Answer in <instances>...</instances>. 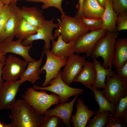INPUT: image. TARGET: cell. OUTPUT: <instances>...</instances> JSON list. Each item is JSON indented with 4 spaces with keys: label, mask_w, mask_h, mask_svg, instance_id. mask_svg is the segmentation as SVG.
<instances>
[{
    "label": "cell",
    "mask_w": 127,
    "mask_h": 127,
    "mask_svg": "<svg viewBox=\"0 0 127 127\" xmlns=\"http://www.w3.org/2000/svg\"><path fill=\"white\" fill-rule=\"evenodd\" d=\"M91 57L96 71L95 82L93 87L99 90L101 88H104L106 87L105 80L106 76L113 77L115 73L112 69L109 68H104L102 65L99 61L93 57Z\"/></svg>",
    "instance_id": "cell-24"
},
{
    "label": "cell",
    "mask_w": 127,
    "mask_h": 127,
    "mask_svg": "<svg viewBox=\"0 0 127 127\" xmlns=\"http://www.w3.org/2000/svg\"><path fill=\"white\" fill-rule=\"evenodd\" d=\"M106 127H122L126 126L122 118L115 116L113 114L108 115Z\"/></svg>",
    "instance_id": "cell-34"
},
{
    "label": "cell",
    "mask_w": 127,
    "mask_h": 127,
    "mask_svg": "<svg viewBox=\"0 0 127 127\" xmlns=\"http://www.w3.org/2000/svg\"><path fill=\"white\" fill-rule=\"evenodd\" d=\"M13 0H0L4 5L10 4Z\"/></svg>",
    "instance_id": "cell-42"
},
{
    "label": "cell",
    "mask_w": 127,
    "mask_h": 127,
    "mask_svg": "<svg viewBox=\"0 0 127 127\" xmlns=\"http://www.w3.org/2000/svg\"><path fill=\"white\" fill-rule=\"evenodd\" d=\"M29 2H41L43 4L41 6L42 9L47 8L50 7H55L58 9L62 15L65 14L62 7V2L63 0H25Z\"/></svg>",
    "instance_id": "cell-30"
},
{
    "label": "cell",
    "mask_w": 127,
    "mask_h": 127,
    "mask_svg": "<svg viewBox=\"0 0 127 127\" xmlns=\"http://www.w3.org/2000/svg\"><path fill=\"white\" fill-rule=\"evenodd\" d=\"M19 13L22 18L37 28L45 20L43 15V11L35 6L27 7L23 6L20 9Z\"/></svg>",
    "instance_id": "cell-17"
},
{
    "label": "cell",
    "mask_w": 127,
    "mask_h": 127,
    "mask_svg": "<svg viewBox=\"0 0 127 127\" xmlns=\"http://www.w3.org/2000/svg\"><path fill=\"white\" fill-rule=\"evenodd\" d=\"M106 87L101 91L109 102L115 106L121 97L127 95V82L122 80L115 73L113 77L106 76Z\"/></svg>",
    "instance_id": "cell-6"
},
{
    "label": "cell",
    "mask_w": 127,
    "mask_h": 127,
    "mask_svg": "<svg viewBox=\"0 0 127 127\" xmlns=\"http://www.w3.org/2000/svg\"><path fill=\"white\" fill-rule=\"evenodd\" d=\"M40 90L38 91L33 87H29L22 95V97L38 113L43 115L52 105L59 103L60 98L54 93L49 94L45 90Z\"/></svg>",
    "instance_id": "cell-3"
},
{
    "label": "cell",
    "mask_w": 127,
    "mask_h": 127,
    "mask_svg": "<svg viewBox=\"0 0 127 127\" xmlns=\"http://www.w3.org/2000/svg\"><path fill=\"white\" fill-rule=\"evenodd\" d=\"M54 19L49 20L45 19L44 22L37 28L36 33L27 38L23 40L22 43L24 46L32 44L34 40H41L44 41V50L49 49L51 48L50 41L54 40L52 34L53 29L58 27L59 23H54Z\"/></svg>",
    "instance_id": "cell-11"
},
{
    "label": "cell",
    "mask_w": 127,
    "mask_h": 127,
    "mask_svg": "<svg viewBox=\"0 0 127 127\" xmlns=\"http://www.w3.org/2000/svg\"><path fill=\"white\" fill-rule=\"evenodd\" d=\"M43 52L40 59L37 61L28 63V66L20 77V79L25 78L32 84L36 83L40 78V75L46 73L45 71H42L40 67L44 56Z\"/></svg>",
    "instance_id": "cell-20"
},
{
    "label": "cell",
    "mask_w": 127,
    "mask_h": 127,
    "mask_svg": "<svg viewBox=\"0 0 127 127\" xmlns=\"http://www.w3.org/2000/svg\"><path fill=\"white\" fill-rule=\"evenodd\" d=\"M90 89L93 93L95 100L98 104L99 109L98 110L99 112L108 111L114 114L115 111L116 106L109 102L103 95L101 91L96 89L92 86L91 87Z\"/></svg>",
    "instance_id": "cell-25"
},
{
    "label": "cell",
    "mask_w": 127,
    "mask_h": 127,
    "mask_svg": "<svg viewBox=\"0 0 127 127\" xmlns=\"http://www.w3.org/2000/svg\"><path fill=\"white\" fill-rule=\"evenodd\" d=\"M43 52L46 55V60L40 70L46 72L45 79L42 85V87H45L49 85L51 80L57 77L61 68L65 64L67 58L56 56L51 52L50 49L44 50Z\"/></svg>",
    "instance_id": "cell-9"
},
{
    "label": "cell",
    "mask_w": 127,
    "mask_h": 127,
    "mask_svg": "<svg viewBox=\"0 0 127 127\" xmlns=\"http://www.w3.org/2000/svg\"><path fill=\"white\" fill-rule=\"evenodd\" d=\"M99 4L105 8L107 0H96Z\"/></svg>",
    "instance_id": "cell-40"
},
{
    "label": "cell",
    "mask_w": 127,
    "mask_h": 127,
    "mask_svg": "<svg viewBox=\"0 0 127 127\" xmlns=\"http://www.w3.org/2000/svg\"><path fill=\"white\" fill-rule=\"evenodd\" d=\"M107 32L106 30L102 28L82 35L75 41L74 53L78 54L84 53L87 56H91L96 42Z\"/></svg>",
    "instance_id": "cell-8"
},
{
    "label": "cell",
    "mask_w": 127,
    "mask_h": 127,
    "mask_svg": "<svg viewBox=\"0 0 127 127\" xmlns=\"http://www.w3.org/2000/svg\"><path fill=\"white\" fill-rule=\"evenodd\" d=\"M127 112V95L120 98L118 104L116 106L115 111L113 115L115 116L122 118Z\"/></svg>",
    "instance_id": "cell-32"
},
{
    "label": "cell",
    "mask_w": 127,
    "mask_h": 127,
    "mask_svg": "<svg viewBox=\"0 0 127 127\" xmlns=\"http://www.w3.org/2000/svg\"><path fill=\"white\" fill-rule=\"evenodd\" d=\"M112 2V0H107L106 3L102 18V28L107 31L116 32V22L118 14L113 10Z\"/></svg>",
    "instance_id": "cell-22"
},
{
    "label": "cell",
    "mask_w": 127,
    "mask_h": 127,
    "mask_svg": "<svg viewBox=\"0 0 127 127\" xmlns=\"http://www.w3.org/2000/svg\"><path fill=\"white\" fill-rule=\"evenodd\" d=\"M6 54L2 52L0 50V63L2 61H5L7 58Z\"/></svg>",
    "instance_id": "cell-39"
},
{
    "label": "cell",
    "mask_w": 127,
    "mask_h": 127,
    "mask_svg": "<svg viewBox=\"0 0 127 127\" xmlns=\"http://www.w3.org/2000/svg\"><path fill=\"white\" fill-rule=\"evenodd\" d=\"M79 95L69 103L66 102L56 104L54 108L47 109L44 114V116L56 115L62 119L64 124L67 127H71L70 119L72 116L74 105Z\"/></svg>",
    "instance_id": "cell-15"
},
{
    "label": "cell",
    "mask_w": 127,
    "mask_h": 127,
    "mask_svg": "<svg viewBox=\"0 0 127 127\" xmlns=\"http://www.w3.org/2000/svg\"><path fill=\"white\" fill-rule=\"evenodd\" d=\"M76 111L74 115L72 116L70 122L74 127H85L89 119L95 114L93 110H90L83 100L79 98L76 104Z\"/></svg>",
    "instance_id": "cell-16"
},
{
    "label": "cell",
    "mask_w": 127,
    "mask_h": 127,
    "mask_svg": "<svg viewBox=\"0 0 127 127\" xmlns=\"http://www.w3.org/2000/svg\"><path fill=\"white\" fill-rule=\"evenodd\" d=\"M44 117L45 120L43 127H60L64 124L61 118L56 115Z\"/></svg>",
    "instance_id": "cell-31"
},
{
    "label": "cell",
    "mask_w": 127,
    "mask_h": 127,
    "mask_svg": "<svg viewBox=\"0 0 127 127\" xmlns=\"http://www.w3.org/2000/svg\"><path fill=\"white\" fill-rule=\"evenodd\" d=\"M59 24L54 34V38L60 35L66 43L75 41L80 36L89 31L86 28L75 16L65 14L61 15L60 19H57Z\"/></svg>",
    "instance_id": "cell-2"
},
{
    "label": "cell",
    "mask_w": 127,
    "mask_h": 127,
    "mask_svg": "<svg viewBox=\"0 0 127 127\" xmlns=\"http://www.w3.org/2000/svg\"></svg>",
    "instance_id": "cell-45"
},
{
    "label": "cell",
    "mask_w": 127,
    "mask_h": 127,
    "mask_svg": "<svg viewBox=\"0 0 127 127\" xmlns=\"http://www.w3.org/2000/svg\"><path fill=\"white\" fill-rule=\"evenodd\" d=\"M61 71L60 70L57 77L51 80L48 86L43 87L34 85L33 87L36 90H44L57 94L60 98V103L69 101V98L71 96L82 94L84 91L83 89L71 87L63 81L61 78Z\"/></svg>",
    "instance_id": "cell-5"
},
{
    "label": "cell",
    "mask_w": 127,
    "mask_h": 127,
    "mask_svg": "<svg viewBox=\"0 0 127 127\" xmlns=\"http://www.w3.org/2000/svg\"><path fill=\"white\" fill-rule=\"evenodd\" d=\"M122 119L125 124L126 126H127V112L125 113Z\"/></svg>",
    "instance_id": "cell-41"
},
{
    "label": "cell",
    "mask_w": 127,
    "mask_h": 127,
    "mask_svg": "<svg viewBox=\"0 0 127 127\" xmlns=\"http://www.w3.org/2000/svg\"><path fill=\"white\" fill-rule=\"evenodd\" d=\"M23 40L20 39L15 41L3 40L0 42V50L6 54L8 53H11L20 55L27 63L36 61L29 54L32 45L31 44L24 46L22 43Z\"/></svg>",
    "instance_id": "cell-13"
},
{
    "label": "cell",
    "mask_w": 127,
    "mask_h": 127,
    "mask_svg": "<svg viewBox=\"0 0 127 127\" xmlns=\"http://www.w3.org/2000/svg\"><path fill=\"white\" fill-rule=\"evenodd\" d=\"M127 60V38H118L115 44V51L113 60V66L120 67Z\"/></svg>",
    "instance_id": "cell-21"
},
{
    "label": "cell",
    "mask_w": 127,
    "mask_h": 127,
    "mask_svg": "<svg viewBox=\"0 0 127 127\" xmlns=\"http://www.w3.org/2000/svg\"><path fill=\"white\" fill-rule=\"evenodd\" d=\"M86 61L84 56L73 54L67 58L64 68L61 74V78L67 85L72 83L82 70Z\"/></svg>",
    "instance_id": "cell-12"
},
{
    "label": "cell",
    "mask_w": 127,
    "mask_h": 127,
    "mask_svg": "<svg viewBox=\"0 0 127 127\" xmlns=\"http://www.w3.org/2000/svg\"><path fill=\"white\" fill-rule=\"evenodd\" d=\"M37 28L22 18L16 30L15 36L24 40L35 34Z\"/></svg>",
    "instance_id": "cell-26"
},
{
    "label": "cell",
    "mask_w": 127,
    "mask_h": 127,
    "mask_svg": "<svg viewBox=\"0 0 127 127\" xmlns=\"http://www.w3.org/2000/svg\"><path fill=\"white\" fill-rule=\"evenodd\" d=\"M57 40L52 41V49L50 51L53 55L60 57H69L75 52V41L66 43L63 40L62 36H58Z\"/></svg>",
    "instance_id": "cell-19"
},
{
    "label": "cell",
    "mask_w": 127,
    "mask_h": 127,
    "mask_svg": "<svg viewBox=\"0 0 127 127\" xmlns=\"http://www.w3.org/2000/svg\"><path fill=\"white\" fill-rule=\"evenodd\" d=\"M116 21L117 31L127 29V12L119 14Z\"/></svg>",
    "instance_id": "cell-35"
},
{
    "label": "cell",
    "mask_w": 127,
    "mask_h": 127,
    "mask_svg": "<svg viewBox=\"0 0 127 127\" xmlns=\"http://www.w3.org/2000/svg\"><path fill=\"white\" fill-rule=\"evenodd\" d=\"M85 0H79L78 4L76 5L77 12L75 15L82 16V8L83 1Z\"/></svg>",
    "instance_id": "cell-37"
},
{
    "label": "cell",
    "mask_w": 127,
    "mask_h": 127,
    "mask_svg": "<svg viewBox=\"0 0 127 127\" xmlns=\"http://www.w3.org/2000/svg\"><path fill=\"white\" fill-rule=\"evenodd\" d=\"M27 62L14 56L9 55L2 70L3 79L6 81L14 82L17 80L25 69Z\"/></svg>",
    "instance_id": "cell-10"
},
{
    "label": "cell",
    "mask_w": 127,
    "mask_h": 127,
    "mask_svg": "<svg viewBox=\"0 0 127 127\" xmlns=\"http://www.w3.org/2000/svg\"><path fill=\"white\" fill-rule=\"evenodd\" d=\"M116 69L117 76L123 81L127 82V61L120 67Z\"/></svg>",
    "instance_id": "cell-36"
},
{
    "label": "cell",
    "mask_w": 127,
    "mask_h": 127,
    "mask_svg": "<svg viewBox=\"0 0 127 127\" xmlns=\"http://www.w3.org/2000/svg\"><path fill=\"white\" fill-rule=\"evenodd\" d=\"M119 34L117 32L107 31L105 35L97 41L91 56L97 59L100 57L102 58V66L106 68H113V60L115 51V44Z\"/></svg>",
    "instance_id": "cell-4"
},
{
    "label": "cell",
    "mask_w": 127,
    "mask_h": 127,
    "mask_svg": "<svg viewBox=\"0 0 127 127\" xmlns=\"http://www.w3.org/2000/svg\"><path fill=\"white\" fill-rule=\"evenodd\" d=\"M96 71L93 63L86 61L80 72L75 79L74 82H80L85 87L90 89L95 84Z\"/></svg>",
    "instance_id": "cell-18"
},
{
    "label": "cell",
    "mask_w": 127,
    "mask_h": 127,
    "mask_svg": "<svg viewBox=\"0 0 127 127\" xmlns=\"http://www.w3.org/2000/svg\"><path fill=\"white\" fill-rule=\"evenodd\" d=\"M4 5L0 0V14L3 10Z\"/></svg>",
    "instance_id": "cell-43"
},
{
    "label": "cell",
    "mask_w": 127,
    "mask_h": 127,
    "mask_svg": "<svg viewBox=\"0 0 127 127\" xmlns=\"http://www.w3.org/2000/svg\"><path fill=\"white\" fill-rule=\"evenodd\" d=\"M10 14V4L4 5L0 14V42L4 37L5 26Z\"/></svg>",
    "instance_id": "cell-29"
},
{
    "label": "cell",
    "mask_w": 127,
    "mask_h": 127,
    "mask_svg": "<svg viewBox=\"0 0 127 127\" xmlns=\"http://www.w3.org/2000/svg\"><path fill=\"white\" fill-rule=\"evenodd\" d=\"M112 7L118 15L127 12V0H112Z\"/></svg>",
    "instance_id": "cell-33"
},
{
    "label": "cell",
    "mask_w": 127,
    "mask_h": 127,
    "mask_svg": "<svg viewBox=\"0 0 127 127\" xmlns=\"http://www.w3.org/2000/svg\"><path fill=\"white\" fill-rule=\"evenodd\" d=\"M5 64V61H2L0 63V87L2 83L3 82V79L1 77L2 75V70Z\"/></svg>",
    "instance_id": "cell-38"
},
{
    "label": "cell",
    "mask_w": 127,
    "mask_h": 127,
    "mask_svg": "<svg viewBox=\"0 0 127 127\" xmlns=\"http://www.w3.org/2000/svg\"><path fill=\"white\" fill-rule=\"evenodd\" d=\"M27 81L24 78L14 82H3L0 87V110H11L16 102L20 86Z\"/></svg>",
    "instance_id": "cell-7"
},
{
    "label": "cell",
    "mask_w": 127,
    "mask_h": 127,
    "mask_svg": "<svg viewBox=\"0 0 127 127\" xmlns=\"http://www.w3.org/2000/svg\"><path fill=\"white\" fill-rule=\"evenodd\" d=\"M110 112L104 111L99 112L97 110L95 115L92 118L88 120L86 127H104L107 124L108 115Z\"/></svg>",
    "instance_id": "cell-27"
},
{
    "label": "cell",
    "mask_w": 127,
    "mask_h": 127,
    "mask_svg": "<svg viewBox=\"0 0 127 127\" xmlns=\"http://www.w3.org/2000/svg\"><path fill=\"white\" fill-rule=\"evenodd\" d=\"M105 8L96 0H85L82 8V16L85 18L102 19Z\"/></svg>",
    "instance_id": "cell-23"
},
{
    "label": "cell",
    "mask_w": 127,
    "mask_h": 127,
    "mask_svg": "<svg viewBox=\"0 0 127 127\" xmlns=\"http://www.w3.org/2000/svg\"><path fill=\"white\" fill-rule=\"evenodd\" d=\"M9 115L11 127H43L45 119L43 115L25 100L18 99Z\"/></svg>",
    "instance_id": "cell-1"
},
{
    "label": "cell",
    "mask_w": 127,
    "mask_h": 127,
    "mask_svg": "<svg viewBox=\"0 0 127 127\" xmlns=\"http://www.w3.org/2000/svg\"><path fill=\"white\" fill-rule=\"evenodd\" d=\"M19 0H14L10 4V14L2 41L5 40H13L15 36L17 29L22 19L19 13L20 8L17 5V2Z\"/></svg>",
    "instance_id": "cell-14"
},
{
    "label": "cell",
    "mask_w": 127,
    "mask_h": 127,
    "mask_svg": "<svg viewBox=\"0 0 127 127\" xmlns=\"http://www.w3.org/2000/svg\"><path fill=\"white\" fill-rule=\"evenodd\" d=\"M4 123H2L1 121H0V127H4Z\"/></svg>",
    "instance_id": "cell-44"
},
{
    "label": "cell",
    "mask_w": 127,
    "mask_h": 127,
    "mask_svg": "<svg viewBox=\"0 0 127 127\" xmlns=\"http://www.w3.org/2000/svg\"><path fill=\"white\" fill-rule=\"evenodd\" d=\"M75 16L86 28L89 31H95L103 28V22L102 19H88L82 16L75 15Z\"/></svg>",
    "instance_id": "cell-28"
}]
</instances>
